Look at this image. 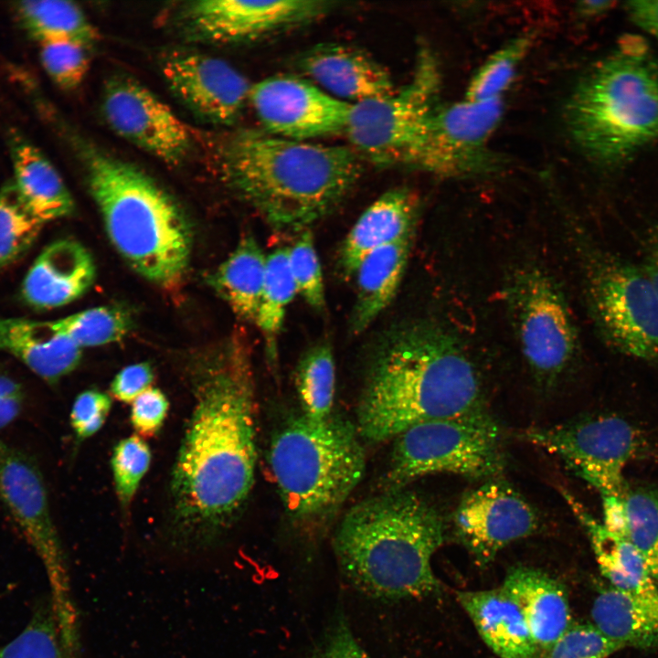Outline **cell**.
Returning a JSON list of instances; mask_svg holds the SVG:
<instances>
[{"mask_svg": "<svg viewBox=\"0 0 658 658\" xmlns=\"http://www.w3.org/2000/svg\"><path fill=\"white\" fill-rule=\"evenodd\" d=\"M105 119L125 140L174 163L190 144L184 122L148 89L127 78L110 80L103 91Z\"/></svg>", "mask_w": 658, "mask_h": 658, "instance_id": "e0dca14e", "label": "cell"}, {"mask_svg": "<svg viewBox=\"0 0 658 658\" xmlns=\"http://www.w3.org/2000/svg\"><path fill=\"white\" fill-rule=\"evenodd\" d=\"M393 440L385 474L387 490L401 489L420 477L441 472L488 478L504 466L499 426L483 407L418 423Z\"/></svg>", "mask_w": 658, "mask_h": 658, "instance_id": "ba28073f", "label": "cell"}, {"mask_svg": "<svg viewBox=\"0 0 658 658\" xmlns=\"http://www.w3.org/2000/svg\"><path fill=\"white\" fill-rule=\"evenodd\" d=\"M622 648L592 624H572L544 658H607Z\"/></svg>", "mask_w": 658, "mask_h": 658, "instance_id": "b9f144b4", "label": "cell"}, {"mask_svg": "<svg viewBox=\"0 0 658 658\" xmlns=\"http://www.w3.org/2000/svg\"><path fill=\"white\" fill-rule=\"evenodd\" d=\"M591 618L603 635L623 647L658 648V590L638 594L610 586L595 598Z\"/></svg>", "mask_w": 658, "mask_h": 658, "instance_id": "4316f807", "label": "cell"}, {"mask_svg": "<svg viewBox=\"0 0 658 658\" xmlns=\"http://www.w3.org/2000/svg\"><path fill=\"white\" fill-rule=\"evenodd\" d=\"M504 298L530 369L541 382H555L578 351L576 326L559 286L547 271L527 264L510 274Z\"/></svg>", "mask_w": 658, "mask_h": 658, "instance_id": "8fae6325", "label": "cell"}, {"mask_svg": "<svg viewBox=\"0 0 658 658\" xmlns=\"http://www.w3.org/2000/svg\"><path fill=\"white\" fill-rule=\"evenodd\" d=\"M412 237L378 248L357 267V293L350 320L353 334L364 332L388 306L402 281Z\"/></svg>", "mask_w": 658, "mask_h": 658, "instance_id": "83f0119b", "label": "cell"}, {"mask_svg": "<svg viewBox=\"0 0 658 658\" xmlns=\"http://www.w3.org/2000/svg\"><path fill=\"white\" fill-rule=\"evenodd\" d=\"M502 588L520 608L540 652H546L572 625L565 587L546 572L513 568Z\"/></svg>", "mask_w": 658, "mask_h": 658, "instance_id": "603a6c76", "label": "cell"}, {"mask_svg": "<svg viewBox=\"0 0 658 658\" xmlns=\"http://www.w3.org/2000/svg\"><path fill=\"white\" fill-rule=\"evenodd\" d=\"M0 351L14 356L49 384L72 372L81 358V348L53 322L23 318H0Z\"/></svg>", "mask_w": 658, "mask_h": 658, "instance_id": "cb8c5ba5", "label": "cell"}, {"mask_svg": "<svg viewBox=\"0 0 658 658\" xmlns=\"http://www.w3.org/2000/svg\"><path fill=\"white\" fill-rule=\"evenodd\" d=\"M482 406L477 370L460 342L429 319L397 324L377 341L358 402L356 428L370 442L418 423Z\"/></svg>", "mask_w": 658, "mask_h": 658, "instance_id": "7a4b0ae2", "label": "cell"}, {"mask_svg": "<svg viewBox=\"0 0 658 658\" xmlns=\"http://www.w3.org/2000/svg\"><path fill=\"white\" fill-rule=\"evenodd\" d=\"M24 393L21 385L0 373V430L11 424L22 409Z\"/></svg>", "mask_w": 658, "mask_h": 658, "instance_id": "7dc6e473", "label": "cell"}, {"mask_svg": "<svg viewBox=\"0 0 658 658\" xmlns=\"http://www.w3.org/2000/svg\"><path fill=\"white\" fill-rule=\"evenodd\" d=\"M601 499L602 524L638 550L658 584V493L628 486L621 496Z\"/></svg>", "mask_w": 658, "mask_h": 658, "instance_id": "f546056e", "label": "cell"}, {"mask_svg": "<svg viewBox=\"0 0 658 658\" xmlns=\"http://www.w3.org/2000/svg\"><path fill=\"white\" fill-rule=\"evenodd\" d=\"M0 498L45 568L67 658H82L80 616L43 477L28 455L2 440Z\"/></svg>", "mask_w": 658, "mask_h": 658, "instance_id": "30bf717a", "label": "cell"}, {"mask_svg": "<svg viewBox=\"0 0 658 658\" xmlns=\"http://www.w3.org/2000/svg\"><path fill=\"white\" fill-rule=\"evenodd\" d=\"M266 257L255 238L245 235L210 277L218 294L243 320L255 322L265 279Z\"/></svg>", "mask_w": 658, "mask_h": 658, "instance_id": "4dcf8cb0", "label": "cell"}, {"mask_svg": "<svg viewBox=\"0 0 658 658\" xmlns=\"http://www.w3.org/2000/svg\"><path fill=\"white\" fill-rule=\"evenodd\" d=\"M39 48L41 65L54 83L67 90L80 85L90 67L88 47L61 40L42 43Z\"/></svg>", "mask_w": 658, "mask_h": 658, "instance_id": "60d3db41", "label": "cell"}, {"mask_svg": "<svg viewBox=\"0 0 658 658\" xmlns=\"http://www.w3.org/2000/svg\"><path fill=\"white\" fill-rule=\"evenodd\" d=\"M563 495L585 527L600 570L610 586L638 594L658 590V584L638 550L591 515L574 496L566 492H563Z\"/></svg>", "mask_w": 658, "mask_h": 658, "instance_id": "f1b7e54d", "label": "cell"}, {"mask_svg": "<svg viewBox=\"0 0 658 658\" xmlns=\"http://www.w3.org/2000/svg\"><path fill=\"white\" fill-rule=\"evenodd\" d=\"M296 293L289 264V247L277 248L266 257L264 284L255 320L264 339L267 361L274 371L278 365V341L286 308Z\"/></svg>", "mask_w": 658, "mask_h": 658, "instance_id": "d6a6232c", "label": "cell"}, {"mask_svg": "<svg viewBox=\"0 0 658 658\" xmlns=\"http://www.w3.org/2000/svg\"><path fill=\"white\" fill-rule=\"evenodd\" d=\"M312 658H373L362 647L344 618L337 619Z\"/></svg>", "mask_w": 658, "mask_h": 658, "instance_id": "f6af8a7d", "label": "cell"}, {"mask_svg": "<svg viewBox=\"0 0 658 658\" xmlns=\"http://www.w3.org/2000/svg\"><path fill=\"white\" fill-rule=\"evenodd\" d=\"M419 212L416 196L406 188L385 192L358 218L346 235L339 263L346 276L355 272L373 250L412 237Z\"/></svg>", "mask_w": 658, "mask_h": 658, "instance_id": "7402d4cb", "label": "cell"}, {"mask_svg": "<svg viewBox=\"0 0 658 658\" xmlns=\"http://www.w3.org/2000/svg\"><path fill=\"white\" fill-rule=\"evenodd\" d=\"M112 405L111 395L98 389L79 394L70 410V425L79 440L98 432L105 423Z\"/></svg>", "mask_w": 658, "mask_h": 658, "instance_id": "7bdbcfd3", "label": "cell"}, {"mask_svg": "<svg viewBox=\"0 0 658 658\" xmlns=\"http://www.w3.org/2000/svg\"><path fill=\"white\" fill-rule=\"evenodd\" d=\"M162 71L171 90L190 109L212 122H234L249 102L251 85L221 58L175 51L164 58Z\"/></svg>", "mask_w": 658, "mask_h": 658, "instance_id": "d6986e66", "label": "cell"}, {"mask_svg": "<svg viewBox=\"0 0 658 658\" xmlns=\"http://www.w3.org/2000/svg\"><path fill=\"white\" fill-rule=\"evenodd\" d=\"M303 77L348 104L378 99L396 89L390 73L364 50L344 43H321L300 54Z\"/></svg>", "mask_w": 658, "mask_h": 658, "instance_id": "ffe728a7", "label": "cell"}, {"mask_svg": "<svg viewBox=\"0 0 658 658\" xmlns=\"http://www.w3.org/2000/svg\"><path fill=\"white\" fill-rule=\"evenodd\" d=\"M444 539L438 510L401 488L352 506L336 527L333 547L341 571L357 589L398 600L440 590L431 559Z\"/></svg>", "mask_w": 658, "mask_h": 658, "instance_id": "277c9868", "label": "cell"}, {"mask_svg": "<svg viewBox=\"0 0 658 658\" xmlns=\"http://www.w3.org/2000/svg\"><path fill=\"white\" fill-rule=\"evenodd\" d=\"M503 113L502 98L436 105L406 164L443 176L491 171L497 159L488 143Z\"/></svg>", "mask_w": 658, "mask_h": 658, "instance_id": "5bb4252c", "label": "cell"}, {"mask_svg": "<svg viewBox=\"0 0 658 658\" xmlns=\"http://www.w3.org/2000/svg\"><path fill=\"white\" fill-rule=\"evenodd\" d=\"M538 519L533 507L508 484L490 481L467 493L454 515L455 531L481 566L510 543L531 535Z\"/></svg>", "mask_w": 658, "mask_h": 658, "instance_id": "2e32d148", "label": "cell"}, {"mask_svg": "<svg viewBox=\"0 0 658 658\" xmlns=\"http://www.w3.org/2000/svg\"><path fill=\"white\" fill-rule=\"evenodd\" d=\"M92 257L80 242L59 239L38 255L22 284L27 303L37 309H53L82 296L95 279Z\"/></svg>", "mask_w": 658, "mask_h": 658, "instance_id": "44dd1931", "label": "cell"}, {"mask_svg": "<svg viewBox=\"0 0 658 658\" xmlns=\"http://www.w3.org/2000/svg\"><path fill=\"white\" fill-rule=\"evenodd\" d=\"M643 262L642 268L658 295V226L646 239Z\"/></svg>", "mask_w": 658, "mask_h": 658, "instance_id": "681fc988", "label": "cell"}, {"mask_svg": "<svg viewBox=\"0 0 658 658\" xmlns=\"http://www.w3.org/2000/svg\"><path fill=\"white\" fill-rule=\"evenodd\" d=\"M0 658H67L50 598L38 601L23 631L0 645Z\"/></svg>", "mask_w": 658, "mask_h": 658, "instance_id": "d590c367", "label": "cell"}, {"mask_svg": "<svg viewBox=\"0 0 658 658\" xmlns=\"http://www.w3.org/2000/svg\"><path fill=\"white\" fill-rule=\"evenodd\" d=\"M583 277L594 324L609 347L658 360V295L642 267L599 248H586Z\"/></svg>", "mask_w": 658, "mask_h": 658, "instance_id": "9c48e42d", "label": "cell"}, {"mask_svg": "<svg viewBox=\"0 0 658 658\" xmlns=\"http://www.w3.org/2000/svg\"><path fill=\"white\" fill-rule=\"evenodd\" d=\"M232 188L277 230H304L333 212L361 175L351 147L241 130L223 147Z\"/></svg>", "mask_w": 658, "mask_h": 658, "instance_id": "3957f363", "label": "cell"}, {"mask_svg": "<svg viewBox=\"0 0 658 658\" xmlns=\"http://www.w3.org/2000/svg\"><path fill=\"white\" fill-rule=\"evenodd\" d=\"M532 40V36H520L493 54L471 80L464 100L483 101L501 99L512 83Z\"/></svg>", "mask_w": 658, "mask_h": 658, "instance_id": "74e56055", "label": "cell"}, {"mask_svg": "<svg viewBox=\"0 0 658 658\" xmlns=\"http://www.w3.org/2000/svg\"><path fill=\"white\" fill-rule=\"evenodd\" d=\"M525 439L561 458L600 496H621L628 484L624 470L642 447L639 431L615 415L584 418L564 424L533 428Z\"/></svg>", "mask_w": 658, "mask_h": 658, "instance_id": "4fadbf2b", "label": "cell"}, {"mask_svg": "<svg viewBox=\"0 0 658 658\" xmlns=\"http://www.w3.org/2000/svg\"><path fill=\"white\" fill-rule=\"evenodd\" d=\"M249 102L265 132L299 141L344 132L351 107L303 76L290 74L252 84Z\"/></svg>", "mask_w": 658, "mask_h": 658, "instance_id": "9a60e30c", "label": "cell"}, {"mask_svg": "<svg viewBox=\"0 0 658 658\" xmlns=\"http://www.w3.org/2000/svg\"><path fill=\"white\" fill-rule=\"evenodd\" d=\"M566 117L578 146L603 165H620L658 141V59L647 40L621 36L578 82Z\"/></svg>", "mask_w": 658, "mask_h": 658, "instance_id": "5b68a950", "label": "cell"}, {"mask_svg": "<svg viewBox=\"0 0 658 658\" xmlns=\"http://www.w3.org/2000/svg\"><path fill=\"white\" fill-rule=\"evenodd\" d=\"M615 5L614 1H581L578 3L577 10L580 16L591 18L608 13Z\"/></svg>", "mask_w": 658, "mask_h": 658, "instance_id": "f907efd6", "label": "cell"}, {"mask_svg": "<svg viewBox=\"0 0 658 658\" xmlns=\"http://www.w3.org/2000/svg\"><path fill=\"white\" fill-rule=\"evenodd\" d=\"M44 225L21 202L12 182L0 189V271L31 248Z\"/></svg>", "mask_w": 658, "mask_h": 658, "instance_id": "8d00e7d4", "label": "cell"}, {"mask_svg": "<svg viewBox=\"0 0 658 658\" xmlns=\"http://www.w3.org/2000/svg\"><path fill=\"white\" fill-rule=\"evenodd\" d=\"M334 3L319 0H203L189 7L193 27L207 39L240 42L306 25L327 14Z\"/></svg>", "mask_w": 658, "mask_h": 658, "instance_id": "ac0fdd59", "label": "cell"}, {"mask_svg": "<svg viewBox=\"0 0 658 658\" xmlns=\"http://www.w3.org/2000/svg\"><path fill=\"white\" fill-rule=\"evenodd\" d=\"M150 462V448L139 435L124 438L115 445L111 465L116 495L123 512L129 510Z\"/></svg>", "mask_w": 658, "mask_h": 658, "instance_id": "f35d334b", "label": "cell"}, {"mask_svg": "<svg viewBox=\"0 0 658 658\" xmlns=\"http://www.w3.org/2000/svg\"><path fill=\"white\" fill-rule=\"evenodd\" d=\"M90 194L111 242L142 277L173 288L192 249L190 225L174 199L139 168L96 150L85 153Z\"/></svg>", "mask_w": 658, "mask_h": 658, "instance_id": "8992f818", "label": "cell"}, {"mask_svg": "<svg viewBox=\"0 0 658 658\" xmlns=\"http://www.w3.org/2000/svg\"><path fill=\"white\" fill-rule=\"evenodd\" d=\"M168 408V399L159 388L151 387L139 395L131 408V422L139 436H154L164 424Z\"/></svg>", "mask_w": 658, "mask_h": 658, "instance_id": "ee69618b", "label": "cell"}, {"mask_svg": "<svg viewBox=\"0 0 658 658\" xmlns=\"http://www.w3.org/2000/svg\"><path fill=\"white\" fill-rule=\"evenodd\" d=\"M294 385L303 415L323 419L332 414L335 365L328 343L317 344L302 356L295 368Z\"/></svg>", "mask_w": 658, "mask_h": 658, "instance_id": "836d02e7", "label": "cell"}, {"mask_svg": "<svg viewBox=\"0 0 658 658\" xmlns=\"http://www.w3.org/2000/svg\"><path fill=\"white\" fill-rule=\"evenodd\" d=\"M478 633L500 658H538L537 647L516 602L501 587L457 593Z\"/></svg>", "mask_w": 658, "mask_h": 658, "instance_id": "d4e9b609", "label": "cell"}, {"mask_svg": "<svg viewBox=\"0 0 658 658\" xmlns=\"http://www.w3.org/2000/svg\"><path fill=\"white\" fill-rule=\"evenodd\" d=\"M629 19L658 42V0H634L624 4Z\"/></svg>", "mask_w": 658, "mask_h": 658, "instance_id": "c3c4849f", "label": "cell"}, {"mask_svg": "<svg viewBox=\"0 0 658 658\" xmlns=\"http://www.w3.org/2000/svg\"><path fill=\"white\" fill-rule=\"evenodd\" d=\"M52 322L80 348L118 342L132 328L130 313L116 305L93 307Z\"/></svg>", "mask_w": 658, "mask_h": 658, "instance_id": "e575fe53", "label": "cell"}, {"mask_svg": "<svg viewBox=\"0 0 658 658\" xmlns=\"http://www.w3.org/2000/svg\"><path fill=\"white\" fill-rule=\"evenodd\" d=\"M194 405L170 480L168 544L181 553L212 547L254 483L255 389L249 345L239 334L195 357Z\"/></svg>", "mask_w": 658, "mask_h": 658, "instance_id": "6da1fadb", "label": "cell"}, {"mask_svg": "<svg viewBox=\"0 0 658 658\" xmlns=\"http://www.w3.org/2000/svg\"><path fill=\"white\" fill-rule=\"evenodd\" d=\"M154 371L150 364L141 362L120 370L111 383V396L121 402H133L151 387Z\"/></svg>", "mask_w": 658, "mask_h": 658, "instance_id": "bcb514c9", "label": "cell"}, {"mask_svg": "<svg viewBox=\"0 0 658 658\" xmlns=\"http://www.w3.org/2000/svg\"><path fill=\"white\" fill-rule=\"evenodd\" d=\"M289 264L297 292L312 308L323 311L325 307L323 271L313 234L308 228L302 230L289 247Z\"/></svg>", "mask_w": 658, "mask_h": 658, "instance_id": "ab89813d", "label": "cell"}, {"mask_svg": "<svg viewBox=\"0 0 658 658\" xmlns=\"http://www.w3.org/2000/svg\"><path fill=\"white\" fill-rule=\"evenodd\" d=\"M356 425L331 414L289 419L274 433L268 462L288 516L307 536L324 532L366 471Z\"/></svg>", "mask_w": 658, "mask_h": 658, "instance_id": "52a82bcc", "label": "cell"}, {"mask_svg": "<svg viewBox=\"0 0 658 658\" xmlns=\"http://www.w3.org/2000/svg\"><path fill=\"white\" fill-rule=\"evenodd\" d=\"M13 185L27 210L44 224L69 216L71 194L49 159L17 132L8 137Z\"/></svg>", "mask_w": 658, "mask_h": 658, "instance_id": "484cf974", "label": "cell"}, {"mask_svg": "<svg viewBox=\"0 0 658 658\" xmlns=\"http://www.w3.org/2000/svg\"><path fill=\"white\" fill-rule=\"evenodd\" d=\"M14 8L21 27L38 44L67 40L90 48L99 38L95 27L73 2L28 0L16 3Z\"/></svg>", "mask_w": 658, "mask_h": 658, "instance_id": "1f68e13d", "label": "cell"}, {"mask_svg": "<svg viewBox=\"0 0 658 658\" xmlns=\"http://www.w3.org/2000/svg\"><path fill=\"white\" fill-rule=\"evenodd\" d=\"M440 73L431 53L419 50L413 75L389 95L352 104L344 133L352 148L379 165L406 164L437 105Z\"/></svg>", "mask_w": 658, "mask_h": 658, "instance_id": "7c38bea8", "label": "cell"}]
</instances>
